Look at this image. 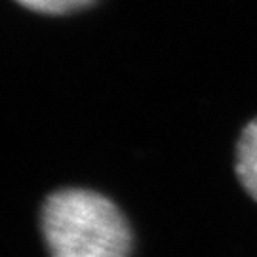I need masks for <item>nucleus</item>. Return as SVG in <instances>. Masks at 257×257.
<instances>
[{"instance_id": "obj_2", "label": "nucleus", "mask_w": 257, "mask_h": 257, "mask_svg": "<svg viewBox=\"0 0 257 257\" xmlns=\"http://www.w3.org/2000/svg\"><path fill=\"white\" fill-rule=\"evenodd\" d=\"M234 174L240 187L257 202V116L240 130L234 145Z\"/></svg>"}, {"instance_id": "obj_1", "label": "nucleus", "mask_w": 257, "mask_h": 257, "mask_svg": "<svg viewBox=\"0 0 257 257\" xmlns=\"http://www.w3.org/2000/svg\"><path fill=\"white\" fill-rule=\"evenodd\" d=\"M50 257H128L132 229L118 206L88 189H61L40 213Z\"/></svg>"}, {"instance_id": "obj_3", "label": "nucleus", "mask_w": 257, "mask_h": 257, "mask_svg": "<svg viewBox=\"0 0 257 257\" xmlns=\"http://www.w3.org/2000/svg\"><path fill=\"white\" fill-rule=\"evenodd\" d=\"M16 2L23 8L44 16H67L92 6L95 0H16Z\"/></svg>"}]
</instances>
